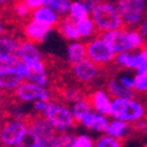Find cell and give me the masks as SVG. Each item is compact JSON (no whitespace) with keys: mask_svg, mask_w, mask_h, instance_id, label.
<instances>
[{"mask_svg":"<svg viewBox=\"0 0 147 147\" xmlns=\"http://www.w3.org/2000/svg\"><path fill=\"white\" fill-rule=\"evenodd\" d=\"M24 81V77L17 69L0 71V90L12 93Z\"/></svg>","mask_w":147,"mask_h":147,"instance_id":"4fadbf2b","label":"cell"},{"mask_svg":"<svg viewBox=\"0 0 147 147\" xmlns=\"http://www.w3.org/2000/svg\"><path fill=\"white\" fill-rule=\"evenodd\" d=\"M67 58L71 65L77 64L86 58V46L81 42H73L67 48Z\"/></svg>","mask_w":147,"mask_h":147,"instance_id":"44dd1931","label":"cell"},{"mask_svg":"<svg viewBox=\"0 0 147 147\" xmlns=\"http://www.w3.org/2000/svg\"><path fill=\"white\" fill-rule=\"evenodd\" d=\"M36 147H45V146H44V145H41V144H39V145L36 146Z\"/></svg>","mask_w":147,"mask_h":147,"instance_id":"b9f144b4","label":"cell"},{"mask_svg":"<svg viewBox=\"0 0 147 147\" xmlns=\"http://www.w3.org/2000/svg\"><path fill=\"white\" fill-rule=\"evenodd\" d=\"M102 1H104V0H102ZM115 1H118V0H115Z\"/></svg>","mask_w":147,"mask_h":147,"instance_id":"7bdbcfd3","label":"cell"},{"mask_svg":"<svg viewBox=\"0 0 147 147\" xmlns=\"http://www.w3.org/2000/svg\"><path fill=\"white\" fill-rule=\"evenodd\" d=\"M41 113L58 132H67L71 128H77L79 125V122L73 117L72 111L61 102L47 101Z\"/></svg>","mask_w":147,"mask_h":147,"instance_id":"7a4b0ae2","label":"cell"},{"mask_svg":"<svg viewBox=\"0 0 147 147\" xmlns=\"http://www.w3.org/2000/svg\"><path fill=\"white\" fill-rule=\"evenodd\" d=\"M44 5L52 8L54 12H57L61 17H64L69 11L71 1L69 0H45Z\"/></svg>","mask_w":147,"mask_h":147,"instance_id":"d4e9b609","label":"cell"},{"mask_svg":"<svg viewBox=\"0 0 147 147\" xmlns=\"http://www.w3.org/2000/svg\"><path fill=\"white\" fill-rule=\"evenodd\" d=\"M20 59L16 54H3L0 55V71L16 69Z\"/></svg>","mask_w":147,"mask_h":147,"instance_id":"4316f807","label":"cell"},{"mask_svg":"<svg viewBox=\"0 0 147 147\" xmlns=\"http://www.w3.org/2000/svg\"><path fill=\"white\" fill-rule=\"evenodd\" d=\"M32 18L34 20L45 22L47 25H50L51 27H55L60 20L59 17L55 14V12L47 6H41L39 8L34 9L32 13Z\"/></svg>","mask_w":147,"mask_h":147,"instance_id":"2e32d148","label":"cell"},{"mask_svg":"<svg viewBox=\"0 0 147 147\" xmlns=\"http://www.w3.org/2000/svg\"><path fill=\"white\" fill-rule=\"evenodd\" d=\"M13 99L19 102H30L35 100L51 101V93L45 87L32 81H22L19 86L12 92Z\"/></svg>","mask_w":147,"mask_h":147,"instance_id":"52a82bcc","label":"cell"},{"mask_svg":"<svg viewBox=\"0 0 147 147\" xmlns=\"http://www.w3.org/2000/svg\"><path fill=\"white\" fill-rule=\"evenodd\" d=\"M26 128L27 126L22 119L7 114L0 120V146L14 147Z\"/></svg>","mask_w":147,"mask_h":147,"instance_id":"277c9868","label":"cell"},{"mask_svg":"<svg viewBox=\"0 0 147 147\" xmlns=\"http://www.w3.org/2000/svg\"><path fill=\"white\" fill-rule=\"evenodd\" d=\"M145 60L142 53L129 54L128 52H120L115 57V63L124 68H137Z\"/></svg>","mask_w":147,"mask_h":147,"instance_id":"ac0fdd59","label":"cell"},{"mask_svg":"<svg viewBox=\"0 0 147 147\" xmlns=\"http://www.w3.org/2000/svg\"><path fill=\"white\" fill-rule=\"evenodd\" d=\"M129 129V125L127 124L126 121H122V120H114L112 122H109L107 128H106V133L108 136H111L118 140H122L126 136V132Z\"/></svg>","mask_w":147,"mask_h":147,"instance_id":"ffe728a7","label":"cell"},{"mask_svg":"<svg viewBox=\"0 0 147 147\" xmlns=\"http://www.w3.org/2000/svg\"><path fill=\"white\" fill-rule=\"evenodd\" d=\"M12 0H0V9H1L4 6H6L7 4H9Z\"/></svg>","mask_w":147,"mask_h":147,"instance_id":"ab89813d","label":"cell"},{"mask_svg":"<svg viewBox=\"0 0 147 147\" xmlns=\"http://www.w3.org/2000/svg\"><path fill=\"white\" fill-rule=\"evenodd\" d=\"M44 1H45V0H25L26 5L28 6V8L31 11H34L36 8L44 6Z\"/></svg>","mask_w":147,"mask_h":147,"instance_id":"d6a6232c","label":"cell"},{"mask_svg":"<svg viewBox=\"0 0 147 147\" xmlns=\"http://www.w3.org/2000/svg\"><path fill=\"white\" fill-rule=\"evenodd\" d=\"M47 101H42V100H35V104H34V109L38 113H41L44 111V108L46 106Z\"/></svg>","mask_w":147,"mask_h":147,"instance_id":"e575fe53","label":"cell"},{"mask_svg":"<svg viewBox=\"0 0 147 147\" xmlns=\"http://www.w3.org/2000/svg\"><path fill=\"white\" fill-rule=\"evenodd\" d=\"M85 46H86V58L96 65L105 66L115 60L117 53L113 47L100 36L98 39L88 41L85 44Z\"/></svg>","mask_w":147,"mask_h":147,"instance_id":"8992f818","label":"cell"},{"mask_svg":"<svg viewBox=\"0 0 147 147\" xmlns=\"http://www.w3.org/2000/svg\"><path fill=\"white\" fill-rule=\"evenodd\" d=\"M134 90L138 92H147V73H138L134 77Z\"/></svg>","mask_w":147,"mask_h":147,"instance_id":"f1b7e54d","label":"cell"},{"mask_svg":"<svg viewBox=\"0 0 147 147\" xmlns=\"http://www.w3.org/2000/svg\"><path fill=\"white\" fill-rule=\"evenodd\" d=\"M91 111H92V106L88 102V100L86 99V96L82 98V99H80V100H78V101H76L74 105H73V107H72V114L79 124H80L81 118L85 114L90 113Z\"/></svg>","mask_w":147,"mask_h":147,"instance_id":"cb8c5ba5","label":"cell"},{"mask_svg":"<svg viewBox=\"0 0 147 147\" xmlns=\"http://www.w3.org/2000/svg\"><path fill=\"white\" fill-rule=\"evenodd\" d=\"M107 126H108V121H107V119L105 118V115L96 113L95 119H94V122H93L91 129L98 131V132H106Z\"/></svg>","mask_w":147,"mask_h":147,"instance_id":"f546056e","label":"cell"},{"mask_svg":"<svg viewBox=\"0 0 147 147\" xmlns=\"http://www.w3.org/2000/svg\"><path fill=\"white\" fill-rule=\"evenodd\" d=\"M141 53H142V55H144V58H145V60H147V44L142 47V50H141Z\"/></svg>","mask_w":147,"mask_h":147,"instance_id":"60d3db41","label":"cell"},{"mask_svg":"<svg viewBox=\"0 0 147 147\" xmlns=\"http://www.w3.org/2000/svg\"><path fill=\"white\" fill-rule=\"evenodd\" d=\"M86 99L91 104L92 108L102 115H112V102L104 91H94L86 95Z\"/></svg>","mask_w":147,"mask_h":147,"instance_id":"7c38bea8","label":"cell"},{"mask_svg":"<svg viewBox=\"0 0 147 147\" xmlns=\"http://www.w3.org/2000/svg\"><path fill=\"white\" fill-rule=\"evenodd\" d=\"M69 16L74 19V20H78V19H82V18H86L88 17V9L86 8L81 1H73L71 3V6H69Z\"/></svg>","mask_w":147,"mask_h":147,"instance_id":"484cf974","label":"cell"},{"mask_svg":"<svg viewBox=\"0 0 147 147\" xmlns=\"http://www.w3.org/2000/svg\"><path fill=\"white\" fill-rule=\"evenodd\" d=\"M120 84L126 88H129V90L134 88V81L128 77H121L120 78Z\"/></svg>","mask_w":147,"mask_h":147,"instance_id":"836d02e7","label":"cell"},{"mask_svg":"<svg viewBox=\"0 0 147 147\" xmlns=\"http://www.w3.org/2000/svg\"><path fill=\"white\" fill-rule=\"evenodd\" d=\"M146 115L145 107L134 99L115 98L112 102V117L122 121H136Z\"/></svg>","mask_w":147,"mask_h":147,"instance_id":"5b68a950","label":"cell"},{"mask_svg":"<svg viewBox=\"0 0 147 147\" xmlns=\"http://www.w3.org/2000/svg\"><path fill=\"white\" fill-rule=\"evenodd\" d=\"M76 28L80 35V38H86V36H90L94 34V32H96L94 22L88 17L76 20Z\"/></svg>","mask_w":147,"mask_h":147,"instance_id":"603a6c76","label":"cell"},{"mask_svg":"<svg viewBox=\"0 0 147 147\" xmlns=\"http://www.w3.org/2000/svg\"><path fill=\"white\" fill-rule=\"evenodd\" d=\"M20 60L26 61V63H34V61H41V53L36 48L33 42L27 40H22L18 46L17 51L14 53Z\"/></svg>","mask_w":147,"mask_h":147,"instance_id":"5bb4252c","label":"cell"},{"mask_svg":"<svg viewBox=\"0 0 147 147\" xmlns=\"http://www.w3.org/2000/svg\"><path fill=\"white\" fill-rule=\"evenodd\" d=\"M22 120L25 121V124L27 127H30L31 129H33L38 136L40 137V139L44 138H50L57 134V129L55 127L48 121L42 113H38L36 114H28L22 118Z\"/></svg>","mask_w":147,"mask_h":147,"instance_id":"30bf717a","label":"cell"},{"mask_svg":"<svg viewBox=\"0 0 147 147\" xmlns=\"http://www.w3.org/2000/svg\"><path fill=\"white\" fill-rule=\"evenodd\" d=\"M105 66L96 65L90 59L85 58L79 63L73 64L69 68V73L73 80H76V84L80 85L84 88H90L91 84L104 74Z\"/></svg>","mask_w":147,"mask_h":147,"instance_id":"3957f363","label":"cell"},{"mask_svg":"<svg viewBox=\"0 0 147 147\" xmlns=\"http://www.w3.org/2000/svg\"><path fill=\"white\" fill-rule=\"evenodd\" d=\"M139 31L141 32V34H144L146 38H147V20H145V21L141 24V25H140Z\"/></svg>","mask_w":147,"mask_h":147,"instance_id":"8d00e7d4","label":"cell"},{"mask_svg":"<svg viewBox=\"0 0 147 147\" xmlns=\"http://www.w3.org/2000/svg\"><path fill=\"white\" fill-rule=\"evenodd\" d=\"M53 27L47 25L45 22L38 20H28L25 25L22 26V34L25 36V40L33 42V44H41L45 41L46 36L51 32Z\"/></svg>","mask_w":147,"mask_h":147,"instance_id":"8fae6325","label":"cell"},{"mask_svg":"<svg viewBox=\"0 0 147 147\" xmlns=\"http://www.w3.org/2000/svg\"><path fill=\"white\" fill-rule=\"evenodd\" d=\"M91 14L98 32H109L126 27L117 7L109 3H100L91 12Z\"/></svg>","mask_w":147,"mask_h":147,"instance_id":"6da1fadb","label":"cell"},{"mask_svg":"<svg viewBox=\"0 0 147 147\" xmlns=\"http://www.w3.org/2000/svg\"><path fill=\"white\" fill-rule=\"evenodd\" d=\"M21 41L22 39L18 38L14 34H5L0 36V55L14 54Z\"/></svg>","mask_w":147,"mask_h":147,"instance_id":"d6986e66","label":"cell"},{"mask_svg":"<svg viewBox=\"0 0 147 147\" xmlns=\"http://www.w3.org/2000/svg\"><path fill=\"white\" fill-rule=\"evenodd\" d=\"M117 9L127 27L136 25L141 20L145 5L142 0H118Z\"/></svg>","mask_w":147,"mask_h":147,"instance_id":"9c48e42d","label":"cell"},{"mask_svg":"<svg viewBox=\"0 0 147 147\" xmlns=\"http://www.w3.org/2000/svg\"><path fill=\"white\" fill-rule=\"evenodd\" d=\"M81 3L86 6V8L88 9V12L91 13V12L99 5L100 3H102V0H81Z\"/></svg>","mask_w":147,"mask_h":147,"instance_id":"1f68e13d","label":"cell"},{"mask_svg":"<svg viewBox=\"0 0 147 147\" xmlns=\"http://www.w3.org/2000/svg\"><path fill=\"white\" fill-rule=\"evenodd\" d=\"M72 147H94V142L87 136H78L73 139Z\"/></svg>","mask_w":147,"mask_h":147,"instance_id":"4dcf8cb0","label":"cell"},{"mask_svg":"<svg viewBox=\"0 0 147 147\" xmlns=\"http://www.w3.org/2000/svg\"><path fill=\"white\" fill-rule=\"evenodd\" d=\"M6 34V27H5V22L0 19V36H3Z\"/></svg>","mask_w":147,"mask_h":147,"instance_id":"f35d334b","label":"cell"},{"mask_svg":"<svg viewBox=\"0 0 147 147\" xmlns=\"http://www.w3.org/2000/svg\"><path fill=\"white\" fill-rule=\"evenodd\" d=\"M94 147H121V141L107 134L98 139L94 144Z\"/></svg>","mask_w":147,"mask_h":147,"instance_id":"83f0119b","label":"cell"},{"mask_svg":"<svg viewBox=\"0 0 147 147\" xmlns=\"http://www.w3.org/2000/svg\"><path fill=\"white\" fill-rule=\"evenodd\" d=\"M24 79L28 81L35 82L45 87L48 84V76L46 73V64L45 61H34V63H26V61L20 60L16 68Z\"/></svg>","mask_w":147,"mask_h":147,"instance_id":"ba28073f","label":"cell"},{"mask_svg":"<svg viewBox=\"0 0 147 147\" xmlns=\"http://www.w3.org/2000/svg\"><path fill=\"white\" fill-rule=\"evenodd\" d=\"M138 73H147V60H144L142 63L137 67Z\"/></svg>","mask_w":147,"mask_h":147,"instance_id":"d590c367","label":"cell"},{"mask_svg":"<svg viewBox=\"0 0 147 147\" xmlns=\"http://www.w3.org/2000/svg\"><path fill=\"white\" fill-rule=\"evenodd\" d=\"M39 144H40V137L33 129L27 127L14 147H36Z\"/></svg>","mask_w":147,"mask_h":147,"instance_id":"7402d4cb","label":"cell"},{"mask_svg":"<svg viewBox=\"0 0 147 147\" xmlns=\"http://www.w3.org/2000/svg\"><path fill=\"white\" fill-rule=\"evenodd\" d=\"M7 95H8V93H6V92L0 90V106H1L7 100Z\"/></svg>","mask_w":147,"mask_h":147,"instance_id":"74e56055","label":"cell"},{"mask_svg":"<svg viewBox=\"0 0 147 147\" xmlns=\"http://www.w3.org/2000/svg\"><path fill=\"white\" fill-rule=\"evenodd\" d=\"M58 32L68 40H78L80 35L76 28V20L71 16H64L59 20V24L55 26Z\"/></svg>","mask_w":147,"mask_h":147,"instance_id":"9a60e30c","label":"cell"},{"mask_svg":"<svg viewBox=\"0 0 147 147\" xmlns=\"http://www.w3.org/2000/svg\"><path fill=\"white\" fill-rule=\"evenodd\" d=\"M146 147H147V146H146Z\"/></svg>","mask_w":147,"mask_h":147,"instance_id":"ee69618b","label":"cell"},{"mask_svg":"<svg viewBox=\"0 0 147 147\" xmlns=\"http://www.w3.org/2000/svg\"><path fill=\"white\" fill-rule=\"evenodd\" d=\"M107 92L112 98H125V99H134L137 98L138 94L133 90L124 87L120 82H118L114 79H109L107 82Z\"/></svg>","mask_w":147,"mask_h":147,"instance_id":"e0dca14e","label":"cell"}]
</instances>
